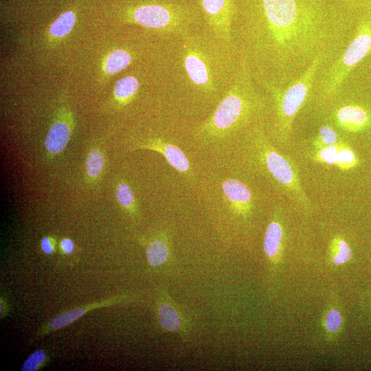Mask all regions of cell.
Instances as JSON below:
<instances>
[{
  "mask_svg": "<svg viewBox=\"0 0 371 371\" xmlns=\"http://www.w3.org/2000/svg\"><path fill=\"white\" fill-rule=\"evenodd\" d=\"M207 26L213 37L229 45L236 12L233 0H200Z\"/></svg>",
  "mask_w": 371,
  "mask_h": 371,
  "instance_id": "9c48e42d",
  "label": "cell"
},
{
  "mask_svg": "<svg viewBox=\"0 0 371 371\" xmlns=\"http://www.w3.org/2000/svg\"><path fill=\"white\" fill-rule=\"evenodd\" d=\"M115 198L121 208L131 218H141V211L134 192L124 179H119L116 183Z\"/></svg>",
  "mask_w": 371,
  "mask_h": 371,
  "instance_id": "2e32d148",
  "label": "cell"
},
{
  "mask_svg": "<svg viewBox=\"0 0 371 371\" xmlns=\"http://www.w3.org/2000/svg\"><path fill=\"white\" fill-rule=\"evenodd\" d=\"M349 5L355 6H371V0H342Z\"/></svg>",
  "mask_w": 371,
  "mask_h": 371,
  "instance_id": "f546056e",
  "label": "cell"
},
{
  "mask_svg": "<svg viewBox=\"0 0 371 371\" xmlns=\"http://www.w3.org/2000/svg\"><path fill=\"white\" fill-rule=\"evenodd\" d=\"M371 54V16L361 19L350 41L329 64L319 80V93L324 99L336 95L349 74Z\"/></svg>",
  "mask_w": 371,
  "mask_h": 371,
  "instance_id": "5b68a950",
  "label": "cell"
},
{
  "mask_svg": "<svg viewBox=\"0 0 371 371\" xmlns=\"http://www.w3.org/2000/svg\"><path fill=\"white\" fill-rule=\"evenodd\" d=\"M139 240L145 247L148 262L152 267H161L172 261V240L168 229H157L148 237H140Z\"/></svg>",
  "mask_w": 371,
  "mask_h": 371,
  "instance_id": "7c38bea8",
  "label": "cell"
},
{
  "mask_svg": "<svg viewBox=\"0 0 371 371\" xmlns=\"http://www.w3.org/2000/svg\"><path fill=\"white\" fill-rule=\"evenodd\" d=\"M348 29L326 0H255L240 31L252 74L260 82L284 86L316 57L335 58Z\"/></svg>",
  "mask_w": 371,
  "mask_h": 371,
  "instance_id": "6da1fadb",
  "label": "cell"
},
{
  "mask_svg": "<svg viewBox=\"0 0 371 371\" xmlns=\"http://www.w3.org/2000/svg\"><path fill=\"white\" fill-rule=\"evenodd\" d=\"M157 317L163 330L177 333L182 339H187L190 329V322L166 292L161 293L158 300Z\"/></svg>",
  "mask_w": 371,
  "mask_h": 371,
  "instance_id": "8fae6325",
  "label": "cell"
},
{
  "mask_svg": "<svg viewBox=\"0 0 371 371\" xmlns=\"http://www.w3.org/2000/svg\"><path fill=\"white\" fill-rule=\"evenodd\" d=\"M131 300V296L128 295H116L109 299H106L100 302L90 303L85 306L71 309L63 313L52 320L47 324L43 326L38 333V335H44L49 332L60 329L82 317L85 313L91 310L109 306L118 302H129Z\"/></svg>",
  "mask_w": 371,
  "mask_h": 371,
  "instance_id": "4fadbf2b",
  "label": "cell"
},
{
  "mask_svg": "<svg viewBox=\"0 0 371 371\" xmlns=\"http://www.w3.org/2000/svg\"><path fill=\"white\" fill-rule=\"evenodd\" d=\"M71 129L69 122L58 120L50 126L45 140V147L49 157L61 153L67 145Z\"/></svg>",
  "mask_w": 371,
  "mask_h": 371,
  "instance_id": "9a60e30c",
  "label": "cell"
},
{
  "mask_svg": "<svg viewBox=\"0 0 371 371\" xmlns=\"http://www.w3.org/2000/svg\"><path fill=\"white\" fill-rule=\"evenodd\" d=\"M328 58L316 57L296 78L284 86L261 82L269 93L274 112L273 133L281 142L289 137L297 113L309 97L318 71Z\"/></svg>",
  "mask_w": 371,
  "mask_h": 371,
  "instance_id": "277c9868",
  "label": "cell"
},
{
  "mask_svg": "<svg viewBox=\"0 0 371 371\" xmlns=\"http://www.w3.org/2000/svg\"><path fill=\"white\" fill-rule=\"evenodd\" d=\"M208 188V203H218L237 218H249L254 208L255 199L251 188L232 177H215Z\"/></svg>",
  "mask_w": 371,
  "mask_h": 371,
  "instance_id": "ba28073f",
  "label": "cell"
},
{
  "mask_svg": "<svg viewBox=\"0 0 371 371\" xmlns=\"http://www.w3.org/2000/svg\"><path fill=\"white\" fill-rule=\"evenodd\" d=\"M183 36L182 65L186 77L196 90L205 94H214L220 85L218 64L201 39L190 34Z\"/></svg>",
  "mask_w": 371,
  "mask_h": 371,
  "instance_id": "8992f818",
  "label": "cell"
},
{
  "mask_svg": "<svg viewBox=\"0 0 371 371\" xmlns=\"http://www.w3.org/2000/svg\"><path fill=\"white\" fill-rule=\"evenodd\" d=\"M238 150L251 169L284 191L296 203L306 209L310 207L295 166L273 146L262 124L257 122L250 127Z\"/></svg>",
  "mask_w": 371,
  "mask_h": 371,
  "instance_id": "3957f363",
  "label": "cell"
},
{
  "mask_svg": "<svg viewBox=\"0 0 371 371\" xmlns=\"http://www.w3.org/2000/svg\"><path fill=\"white\" fill-rule=\"evenodd\" d=\"M341 321L340 313L335 309H332L326 315L324 324L328 331L335 332L340 328Z\"/></svg>",
  "mask_w": 371,
  "mask_h": 371,
  "instance_id": "4316f807",
  "label": "cell"
},
{
  "mask_svg": "<svg viewBox=\"0 0 371 371\" xmlns=\"http://www.w3.org/2000/svg\"><path fill=\"white\" fill-rule=\"evenodd\" d=\"M133 150L145 149L161 155L167 163L183 178L195 183L196 176L185 153L168 138L155 137L136 142L131 146Z\"/></svg>",
  "mask_w": 371,
  "mask_h": 371,
  "instance_id": "30bf717a",
  "label": "cell"
},
{
  "mask_svg": "<svg viewBox=\"0 0 371 371\" xmlns=\"http://www.w3.org/2000/svg\"><path fill=\"white\" fill-rule=\"evenodd\" d=\"M337 125L348 132H359L367 128L371 124V115L363 106L349 104L339 107L335 113Z\"/></svg>",
  "mask_w": 371,
  "mask_h": 371,
  "instance_id": "5bb4252c",
  "label": "cell"
},
{
  "mask_svg": "<svg viewBox=\"0 0 371 371\" xmlns=\"http://www.w3.org/2000/svg\"><path fill=\"white\" fill-rule=\"evenodd\" d=\"M338 144L323 146L317 149L315 159L319 163L335 165L337 159Z\"/></svg>",
  "mask_w": 371,
  "mask_h": 371,
  "instance_id": "d4e9b609",
  "label": "cell"
},
{
  "mask_svg": "<svg viewBox=\"0 0 371 371\" xmlns=\"http://www.w3.org/2000/svg\"><path fill=\"white\" fill-rule=\"evenodd\" d=\"M131 60L132 56L129 52L124 49H115L109 54L105 70L109 74L117 73L125 69Z\"/></svg>",
  "mask_w": 371,
  "mask_h": 371,
  "instance_id": "ffe728a7",
  "label": "cell"
},
{
  "mask_svg": "<svg viewBox=\"0 0 371 371\" xmlns=\"http://www.w3.org/2000/svg\"><path fill=\"white\" fill-rule=\"evenodd\" d=\"M359 164V159L355 151L347 144H338L335 166L341 170H348Z\"/></svg>",
  "mask_w": 371,
  "mask_h": 371,
  "instance_id": "7402d4cb",
  "label": "cell"
},
{
  "mask_svg": "<svg viewBox=\"0 0 371 371\" xmlns=\"http://www.w3.org/2000/svg\"><path fill=\"white\" fill-rule=\"evenodd\" d=\"M283 238V229L276 218L268 224L263 240V248L268 258L273 260L279 254Z\"/></svg>",
  "mask_w": 371,
  "mask_h": 371,
  "instance_id": "e0dca14e",
  "label": "cell"
},
{
  "mask_svg": "<svg viewBox=\"0 0 371 371\" xmlns=\"http://www.w3.org/2000/svg\"><path fill=\"white\" fill-rule=\"evenodd\" d=\"M246 56L243 54L233 80L213 113L193 130L194 141L202 148L222 147L251 124L257 123L266 107L256 89Z\"/></svg>",
  "mask_w": 371,
  "mask_h": 371,
  "instance_id": "7a4b0ae2",
  "label": "cell"
},
{
  "mask_svg": "<svg viewBox=\"0 0 371 371\" xmlns=\"http://www.w3.org/2000/svg\"><path fill=\"white\" fill-rule=\"evenodd\" d=\"M333 262L339 265L348 262L352 256L348 244L341 238H336L333 243Z\"/></svg>",
  "mask_w": 371,
  "mask_h": 371,
  "instance_id": "603a6c76",
  "label": "cell"
},
{
  "mask_svg": "<svg viewBox=\"0 0 371 371\" xmlns=\"http://www.w3.org/2000/svg\"><path fill=\"white\" fill-rule=\"evenodd\" d=\"M41 247L45 254H51L54 250L55 240L52 237L45 236L41 240Z\"/></svg>",
  "mask_w": 371,
  "mask_h": 371,
  "instance_id": "83f0119b",
  "label": "cell"
},
{
  "mask_svg": "<svg viewBox=\"0 0 371 371\" xmlns=\"http://www.w3.org/2000/svg\"><path fill=\"white\" fill-rule=\"evenodd\" d=\"M337 142L338 135L337 132L330 126L324 125L319 128L318 133L313 141V145L317 149Z\"/></svg>",
  "mask_w": 371,
  "mask_h": 371,
  "instance_id": "cb8c5ba5",
  "label": "cell"
},
{
  "mask_svg": "<svg viewBox=\"0 0 371 371\" xmlns=\"http://www.w3.org/2000/svg\"><path fill=\"white\" fill-rule=\"evenodd\" d=\"M75 21L76 14L74 12H65L52 24L49 32L54 36L63 37L72 30Z\"/></svg>",
  "mask_w": 371,
  "mask_h": 371,
  "instance_id": "44dd1931",
  "label": "cell"
},
{
  "mask_svg": "<svg viewBox=\"0 0 371 371\" xmlns=\"http://www.w3.org/2000/svg\"><path fill=\"white\" fill-rule=\"evenodd\" d=\"M46 361V355L42 350H38L32 352L25 361L22 366V371H35Z\"/></svg>",
  "mask_w": 371,
  "mask_h": 371,
  "instance_id": "484cf974",
  "label": "cell"
},
{
  "mask_svg": "<svg viewBox=\"0 0 371 371\" xmlns=\"http://www.w3.org/2000/svg\"><path fill=\"white\" fill-rule=\"evenodd\" d=\"M131 16L135 23L143 27L181 35L189 32L193 23V16L189 10L170 3L140 5L131 10Z\"/></svg>",
  "mask_w": 371,
  "mask_h": 371,
  "instance_id": "52a82bcc",
  "label": "cell"
},
{
  "mask_svg": "<svg viewBox=\"0 0 371 371\" xmlns=\"http://www.w3.org/2000/svg\"><path fill=\"white\" fill-rule=\"evenodd\" d=\"M60 247L64 254H70L74 250V244L71 239L65 238L61 240Z\"/></svg>",
  "mask_w": 371,
  "mask_h": 371,
  "instance_id": "f1b7e54d",
  "label": "cell"
},
{
  "mask_svg": "<svg viewBox=\"0 0 371 371\" xmlns=\"http://www.w3.org/2000/svg\"><path fill=\"white\" fill-rule=\"evenodd\" d=\"M139 89V82L132 76H125L119 80L114 89L115 98L122 104L127 103L135 95Z\"/></svg>",
  "mask_w": 371,
  "mask_h": 371,
  "instance_id": "d6986e66",
  "label": "cell"
},
{
  "mask_svg": "<svg viewBox=\"0 0 371 371\" xmlns=\"http://www.w3.org/2000/svg\"><path fill=\"white\" fill-rule=\"evenodd\" d=\"M105 159L102 148L99 146H93L87 156L85 161L87 183L95 184L101 178Z\"/></svg>",
  "mask_w": 371,
  "mask_h": 371,
  "instance_id": "ac0fdd59",
  "label": "cell"
}]
</instances>
